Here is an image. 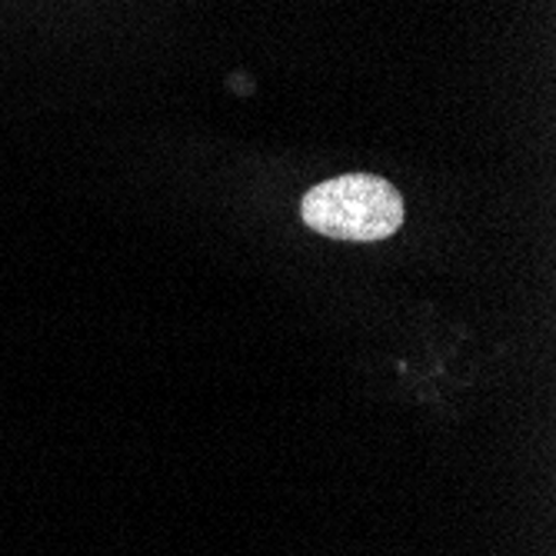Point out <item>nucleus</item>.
<instances>
[{"mask_svg": "<svg viewBox=\"0 0 556 556\" xmlns=\"http://www.w3.org/2000/svg\"><path fill=\"white\" fill-rule=\"evenodd\" d=\"M300 214L303 224L324 237L374 243L393 237L407 211L390 180L377 174H343L303 193Z\"/></svg>", "mask_w": 556, "mask_h": 556, "instance_id": "f257e3e1", "label": "nucleus"}]
</instances>
